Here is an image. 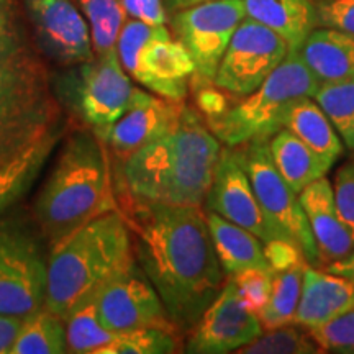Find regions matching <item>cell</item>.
Segmentation results:
<instances>
[{"instance_id": "obj_29", "label": "cell", "mask_w": 354, "mask_h": 354, "mask_svg": "<svg viewBox=\"0 0 354 354\" xmlns=\"http://www.w3.org/2000/svg\"><path fill=\"white\" fill-rule=\"evenodd\" d=\"M64 322L68 353L100 354L115 338V333L102 325L94 300L71 313Z\"/></svg>"}, {"instance_id": "obj_1", "label": "cell", "mask_w": 354, "mask_h": 354, "mask_svg": "<svg viewBox=\"0 0 354 354\" xmlns=\"http://www.w3.org/2000/svg\"><path fill=\"white\" fill-rule=\"evenodd\" d=\"M135 259L180 335L197 325L227 282L201 207L123 202Z\"/></svg>"}, {"instance_id": "obj_15", "label": "cell", "mask_w": 354, "mask_h": 354, "mask_svg": "<svg viewBox=\"0 0 354 354\" xmlns=\"http://www.w3.org/2000/svg\"><path fill=\"white\" fill-rule=\"evenodd\" d=\"M205 203L209 210L256 234L263 243L277 238L261 210L236 146L221 148Z\"/></svg>"}, {"instance_id": "obj_9", "label": "cell", "mask_w": 354, "mask_h": 354, "mask_svg": "<svg viewBox=\"0 0 354 354\" xmlns=\"http://www.w3.org/2000/svg\"><path fill=\"white\" fill-rule=\"evenodd\" d=\"M48 259L41 243L19 221H0V313L28 317L44 307Z\"/></svg>"}, {"instance_id": "obj_11", "label": "cell", "mask_w": 354, "mask_h": 354, "mask_svg": "<svg viewBox=\"0 0 354 354\" xmlns=\"http://www.w3.org/2000/svg\"><path fill=\"white\" fill-rule=\"evenodd\" d=\"M289 53L287 43L258 21L246 19L233 33L214 84L234 97L254 92Z\"/></svg>"}, {"instance_id": "obj_30", "label": "cell", "mask_w": 354, "mask_h": 354, "mask_svg": "<svg viewBox=\"0 0 354 354\" xmlns=\"http://www.w3.org/2000/svg\"><path fill=\"white\" fill-rule=\"evenodd\" d=\"M339 138L354 153V79L320 84L313 95Z\"/></svg>"}, {"instance_id": "obj_17", "label": "cell", "mask_w": 354, "mask_h": 354, "mask_svg": "<svg viewBox=\"0 0 354 354\" xmlns=\"http://www.w3.org/2000/svg\"><path fill=\"white\" fill-rule=\"evenodd\" d=\"M183 105L184 102L176 104L135 88L127 112L107 131L97 136L107 146L109 154H113L122 165L131 153L162 135L180 113Z\"/></svg>"}, {"instance_id": "obj_22", "label": "cell", "mask_w": 354, "mask_h": 354, "mask_svg": "<svg viewBox=\"0 0 354 354\" xmlns=\"http://www.w3.org/2000/svg\"><path fill=\"white\" fill-rule=\"evenodd\" d=\"M205 215L215 253L227 277L236 276L246 269H263L272 272L264 256V246H261V240L256 234L212 210L205 212Z\"/></svg>"}, {"instance_id": "obj_26", "label": "cell", "mask_w": 354, "mask_h": 354, "mask_svg": "<svg viewBox=\"0 0 354 354\" xmlns=\"http://www.w3.org/2000/svg\"><path fill=\"white\" fill-rule=\"evenodd\" d=\"M68 353L66 322L48 308L25 317L10 354H63Z\"/></svg>"}, {"instance_id": "obj_25", "label": "cell", "mask_w": 354, "mask_h": 354, "mask_svg": "<svg viewBox=\"0 0 354 354\" xmlns=\"http://www.w3.org/2000/svg\"><path fill=\"white\" fill-rule=\"evenodd\" d=\"M282 128L290 130L308 148L331 165H335L336 159L342 156L343 145L338 131L313 97H305L295 102L284 117Z\"/></svg>"}, {"instance_id": "obj_20", "label": "cell", "mask_w": 354, "mask_h": 354, "mask_svg": "<svg viewBox=\"0 0 354 354\" xmlns=\"http://www.w3.org/2000/svg\"><path fill=\"white\" fill-rule=\"evenodd\" d=\"M297 51L320 84L354 79V33L318 26Z\"/></svg>"}, {"instance_id": "obj_13", "label": "cell", "mask_w": 354, "mask_h": 354, "mask_svg": "<svg viewBox=\"0 0 354 354\" xmlns=\"http://www.w3.org/2000/svg\"><path fill=\"white\" fill-rule=\"evenodd\" d=\"M263 323L243 302L232 277L197 325L189 331L185 353L225 354L241 349L263 335Z\"/></svg>"}, {"instance_id": "obj_12", "label": "cell", "mask_w": 354, "mask_h": 354, "mask_svg": "<svg viewBox=\"0 0 354 354\" xmlns=\"http://www.w3.org/2000/svg\"><path fill=\"white\" fill-rule=\"evenodd\" d=\"M74 86L76 112L95 135L107 131L127 112L136 88L117 50L82 63Z\"/></svg>"}, {"instance_id": "obj_31", "label": "cell", "mask_w": 354, "mask_h": 354, "mask_svg": "<svg viewBox=\"0 0 354 354\" xmlns=\"http://www.w3.org/2000/svg\"><path fill=\"white\" fill-rule=\"evenodd\" d=\"M179 330L174 326H145L115 335L100 354H169L180 348Z\"/></svg>"}, {"instance_id": "obj_4", "label": "cell", "mask_w": 354, "mask_h": 354, "mask_svg": "<svg viewBox=\"0 0 354 354\" xmlns=\"http://www.w3.org/2000/svg\"><path fill=\"white\" fill-rule=\"evenodd\" d=\"M135 264L131 232L122 210L97 216L51 250L44 308L66 320Z\"/></svg>"}, {"instance_id": "obj_21", "label": "cell", "mask_w": 354, "mask_h": 354, "mask_svg": "<svg viewBox=\"0 0 354 354\" xmlns=\"http://www.w3.org/2000/svg\"><path fill=\"white\" fill-rule=\"evenodd\" d=\"M248 19L277 33L289 46L299 50L317 28L315 0H243Z\"/></svg>"}, {"instance_id": "obj_32", "label": "cell", "mask_w": 354, "mask_h": 354, "mask_svg": "<svg viewBox=\"0 0 354 354\" xmlns=\"http://www.w3.org/2000/svg\"><path fill=\"white\" fill-rule=\"evenodd\" d=\"M254 342L238 349L243 354H318L323 349L313 339L308 330L299 325H286L266 330Z\"/></svg>"}, {"instance_id": "obj_28", "label": "cell", "mask_w": 354, "mask_h": 354, "mask_svg": "<svg viewBox=\"0 0 354 354\" xmlns=\"http://www.w3.org/2000/svg\"><path fill=\"white\" fill-rule=\"evenodd\" d=\"M79 3L88 21L95 55L117 50L118 38L128 19L123 0H79Z\"/></svg>"}, {"instance_id": "obj_27", "label": "cell", "mask_w": 354, "mask_h": 354, "mask_svg": "<svg viewBox=\"0 0 354 354\" xmlns=\"http://www.w3.org/2000/svg\"><path fill=\"white\" fill-rule=\"evenodd\" d=\"M307 264L308 263H302L286 271L272 272L271 297L263 312L259 313V320L264 330H274L294 323L300 295H302L304 272Z\"/></svg>"}, {"instance_id": "obj_36", "label": "cell", "mask_w": 354, "mask_h": 354, "mask_svg": "<svg viewBox=\"0 0 354 354\" xmlns=\"http://www.w3.org/2000/svg\"><path fill=\"white\" fill-rule=\"evenodd\" d=\"M333 192L339 216L354 240V161L336 172Z\"/></svg>"}, {"instance_id": "obj_23", "label": "cell", "mask_w": 354, "mask_h": 354, "mask_svg": "<svg viewBox=\"0 0 354 354\" xmlns=\"http://www.w3.org/2000/svg\"><path fill=\"white\" fill-rule=\"evenodd\" d=\"M269 151L277 171L295 194H300L307 185L325 177L333 166L287 128H281L269 138Z\"/></svg>"}, {"instance_id": "obj_8", "label": "cell", "mask_w": 354, "mask_h": 354, "mask_svg": "<svg viewBox=\"0 0 354 354\" xmlns=\"http://www.w3.org/2000/svg\"><path fill=\"white\" fill-rule=\"evenodd\" d=\"M236 148L269 227L279 240L294 243L310 266L323 269L320 251L299 194L292 190L274 165L269 140H254Z\"/></svg>"}, {"instance_id": "obj_42", "label": "cell", "mask_w": 354, "mask_h": 354, "mask_svg": "<svg viewBox=\"0 0 354 354\" xmlns=\"http://www.w3.org/2000/svg\"><path fill=\"white\" fill-rule=\"evenodd\" d=\"M203 2H210V0H165L166 7L169 8L171 12L183 10V8L198 6V3H203Z\"/></svg>"}, {"instance_id": "obj_3", "label": "cell", "mask_w": 354, "mask_h": 354, "mask_svg": "<svg viewBox=\"0 0 354 354\" xmlns=\"http://www.w3.org/2000/svg\"><path fill=\"white\" fill-rule=\"evenodd\" d=\"M117 209L107 146L92 130L74 131L35 202L44 240L55 250L91 220Z\"/></svg>"}, {"instance_id": "obj_39", "label": "cell", "mask_w": 354, "mask_h": 354, "mask_svg": "<svg viewBox=\"0 0 354 354\" xmlns=\"http://www.w3.org/2000/svg\"><path fill=\"white\" fill-rule=\"evenodd\" d=\"M24 317L0 313V354H10L24 325Z\"/></svg>"}, {"instance_id": "obj_38", "label": "cell", "mask_w": 354, "mask_h": 354, "mask_svg": "<svg viewBox=\"0 0 354 354\" xmlns=\"http://www.w3.org/2000/svg\"><path fill=\"white\" fill-rule=\"evenodd\" d=\"M127 15L148 25H165L166 10L162 0H123Z\"/></svg>"}, {"instance_id": "obj_16", "label": "cell", "mask_w": 354, "mask_h": 354, "mask_svg": "<svg viewBox=\"0 0 354 354\" xmlns=\"http://www.w3.org/2000/svg\"><path fill=\"white\" fill-rule=\"evenodd\" d=\"M39 46L61 64H82L95 56L91 30L73 0H24Z\"/></svg>"}, {"instance_id": "obj_14", "label": "cell", "mask_w": 354, "mask_h": 354, "mask_svg": "<svg viewBox=\"0 0 354 354\" xmlns=\"http://www.w3.org/2000/svg\"><path fill=\"white\" fill-rule=\"evenodd\" d=\"M94 302L102 325L115 335L145 326H174L138 263L130 271L112 279L95 295Z\"/></svg>"}, {"instance_id": "obj_41", "label": "cell", "mask_w": 354, "mask_h": 354, "mask_svg": "<svg viewBox=\"0 0 354 354\" xmlns=\"http://www.w3.org/2000/svg\"><path fill=\"white\" fill-rule=\"evenodd\" d=\"M13 28L12 0H0V33Z\"/></svg>"}, {"instance_id": "obj_7", "label": "cell", "mask_w": 354, "mask_h": 354, "mask_svg": "<svg viewBox=\"0 0 354 354\" xmlns=\"http://www.w3.org/2000/svg\"><path fill=\"white\" fill-rule=\"evenodd\" d=\"M123 69L153 94L183 104L196 64L179 39L171 37L166 25H148L127 20L117 43Z\"/></svg>"}, {"instance_id": "obj_5", "label": "cell", "mask_w": 354, "mask_h": 354, "mask_svg": "<svg viewBox=\"0 0 354 354\" xmlns=\"http://www.w3.org/2000/svg\"><path fill=\"white\" fill-rule=\"evenodd\" d=\"M59 105L46 71L15 26L0 33V166L56 128Z\"/></svg>"}, {"instance_id": "obj_6", "label": "cell", "mask_w": 354, "mask_h": 354, "mask_svg": "<svg viewBox=\"0 0 354 354\" xmlns=\"http://www.w3.org/2000/svg\"><path fill=\"white\" fill-rule=\"evenodd\" d=\"M320 81L307 68L297 50H289L271 76L250 95L207 123L225 146H241L269 140L282 128L284 117L295 102L317 94Z\"/></svg>"}, {"instance_id": "obj_10", "label": "cell", "mask_w": 354, "mask_h": 354, "mask_svg": "<svg viewBox=\"0 0 354 354\" xmlns=\"http://www.w3.org/2000/svg\"><path fill=\"white\" fill-rule=\"evenodd\" d=\"M245 19L243 0H210L174 12L172 32L196 64L194 82H214L233 33Z\"/></svg>"}, {"instance_id": "obj_33", "label": "cell", "mask_w": 354, "mask_h": 354, "mask_svg": "<svg viewBox=\"0 0 354 354\" xmlns=\"http://www.w3.org/2000/svg\"><path fill=\"white\" fill-rule=\"evenodd\" d=\"M310 335L323 353L354 354V308L318 328L310 330Z\"/></svg>"}, {"instance_id": "obj_2", "label": "cell", "mask_w": 354, "mask_h": 354, "mask_svg": "<svg viewBox=\"0 0 354 354\" xmlns=\"http://www.w3.org/2000/svg\"><path fill=\"white\" fill-rule=\"evenodd\" d=\"M220 153V141L201 112L184 104L162 135L120 165L118 189L123 202L202 207Z\"/></svg>"}, {"instance_id": "obj_34", "label": "cell", "mask_w": 354, "mask_h": 354, "mask_svg": "<svg viewBox=\"0 0 354 354\" xmlns=\"http://www.w3.org/2000/svg\"><path fill=\"white\" fill-rule=\"evenodd\" d=\"M232 279L246 307L259 317L271 297L272 272L263 271V269H246Z\"/></svg>"}, {"instance_id": "obj_40", "label": "cell", "mask_w": 354, "mask_h": 354, "mask_svg": "<svg viewBox=\"0 0 354 354\" xmlns=\"http://www.w3.org/2000/svg\"><path fill=\"white\" fill-rule=\"evenodd\" d=\"M325 269L328 272L338 274V276H343V277H346V279H349V281L354 282V251H351V253H349L346 258L335 261V263L328 264Z\"/></svg>"}, {"instance_id": "obj_19", "label": "cell", "mask_w": 354, "mask_h": 354, "mask_svg": "<svg viewBox=\"0 0 354 354\" xmlns=\"http://www.w3.org/2000/svg\"><path fill=\"white\" fill-rule=\"evenodd\" d=\"M354 308V282L307 264L294 325L313 330Z\"/></svg>"}, {"instance_id": "obj_35", "label": "cell", "mask_w": 354, "mask_h": 354, "mask_svg": "<svg viewBox=\"0 0 354 354\" xmlns=\"http://www.w3.org/2000/svg\"><path fill=\"white\" fill-rule=\"evenodd\" d=\"M317 28L354 33V0H315Z\"/></svg>"}, {"instance_id": "obj_37", "label": "cell", "mask_w": 354, "mask_h": 354, "mask_svg": "<svg viewBox=\"0 0 354 354\" xmlns=\"http://www.w3.org/2000/svg\"><path fill=\"white\" fill-rule=\"evenodd\" d=\"M264 256L271 266L272 272L286 271V269L294 268L297 264L307 263L302 251L294 243L279 240V238L264 243Z\"/></svg>"}, {"instance_id": "obj_24", "label": "cell", "mask_w": 354, "mask_h": 354, "mask_svg": "<svg viewBox=\"0 0 354 354\" xmlns=\"http://www.w3.org/2000/svg\"><path fill=\"white\" fill-rule=\"evenodd\" d=\"M61 138V131L53 128L32 146L0 166V215L20 201L32 187Z\"/></svg>"}, {"instance_id": "obj_18", "label": "cell", "mask_w": 354, "mask_h": 354, "mask_svg": "<svg viewBox=\"0 0 354 354\" xmlns=\"http://www.w3.org/2000/svg\"><path fill=\"white\" fill-rule=\"evenodd\" d=\"M299 201L315 236L323 269L354 251V240L339 216L333 185L326 177H320L307 185L299 194Z\"/></svg>"}]
</instances>
